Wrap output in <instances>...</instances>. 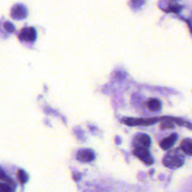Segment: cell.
Segmentation results:
<instances>
[{
    "instance_id": "5",
    "label": "cell",
    "mask_w": 192,
    "mask_h": 192,
    "mask_svg": "<svg viewBox=\"0 0 192 192\" xmlns=\"http://www.w3.org/2000/svg\"><path fill=\"white\" fill-rule=\"evenodd\" d=\"M158 121V119H131L127 118L124 119V122L128 125H152Z\"/></svg>"
},
{
    "instance_id": "13",
    "label": "cell",
    "mask_w": 192,
    "mask_h": 192,
    "mask_svg": "<svg viewBox=\"0 0 192 192\" xmlns=\"http://www.w3.org/2000/svg\"><path fill=\"white\" fill-rule=\"evenodd\" d=\"M173 124L171 122L169 121H164L161 122V128L162 129H167V128H173Z\"/></svg>"
},
{
    "instance_id": "14",
    "label": "cell",
    "mask_w": 192,
    "mask_h": 192,
    "mask_svg": "<svg viewBox=\"0 0 192 192\" xmlns=\"http://www.w3.org/2000/svg\"><path fill=\"white\" fill-rule=\"evenodd\" d=\"M4 26H5L6 30H7L8 32H13L15 31V27H14V26H13L11 23H6L4 24Z\"/></svg>"
},
{
    "instance_id": "3",
    "label": "cell",
    "mask_w": 192,
    "mask_h": 192,
    "mask_svg": "<svg viewBox=\"0 0 192 192\" xmlns=\"http://www.w3.org/2000/svg\"><path fill=\"white\" fill-rule=\"evenodd\" d=\"M19 38L20 41H23L33 42L36 38V32L32 27L24 28L20 31Z\"/></svg>"
},
{
    "instance_id": "10",
    "label": "cell",
    "mask_w": 192,
    "mask_h": 192,
    "mask_svg": "<svg viewBox=\"0 0 192 192\" xmlns=\"http://www.w3.org/2000/svg\"><path fill=\"white\" fill-rule=\"evenodd\" d=\"M147 107L153 112H157L161 108V103L159 100L156 98H151L147 102Z\"/></svg>"
},
{
    "instance_id": "2",
    "label": "cell",
    "mask_w": 192,
    "mask_h": 192,
    "mask_svg": "<svg viewBox=\"0 0 192 192\" xmlns=\"http://www.w3.org/2000/svg\"><path fill=\"white\" fill-rule=\"evenodd\" d=\"M133 154L146 165H151L153 164V158L146 147H135L133 151Z\"/></svg>"
},
{
    "instance_id": "6",
    "label": "cell",
    "mask_w": 192,
    "mask_h": 192,
    "mask_svg": "<svg viewBox=\"0 0 192 192\" xmlns=\"http://www.w3.org/2000/svg\"><path fill=\"white\" fill-rule=\"evenodd\" d=\"M76 158L81 162H90L95 159V154L91 149H80L77 152Z\"/></svg>"
},
{
    "instance_id": "11",
    "label": "cell",
    "mask_w": 192,
    "mask_h": 192,
    "mask_svg": "<svg viewBox=\"0 0 192 192\" xmlns=\"http://www.w3.org/2000/svg\"><path fill=\"white\" fill-rule=\"evenodd\" d=\"M17 177H18L19 181L21 183H23V184L26 182L28 180V175L23 170H19L17 171Z\"/></svg>"
},
{
    "instance_id": "7",
    "label": "cell",
    "mask_w": 192,
    "mask_h": 192,
    "mask_svg": "<svg viewBox=\"0 0 192 192\" xmlns=\"http://www.w3.org/2000/svg\"><path fill=\"white\" fill-rule=\"evenodd\" d=\"M11 15L14 19L16 20H22L26 17L27 15V11L24 6L21 5H17L14 6L11 10Z\"/></svg>"
},
{
    "instance_id": "8",
    "label": "cell",
    "mask_w": 192,
    "mask_h": 192,
    "mask_svg": "<svg viewBox=\"0 0 192 192\" xmlns=\"http://www.w3.org/2000/svg\"><path fill=\"white\" fill-rule=\"evenodd\" d=\"M177 140V134H172L170 136L167 137L164 140H162L160 143V146L161 149H164V150H168L173 146L175 142Z\"/></svg>"
},
{
    "instance_id": "1",
    "label": "cell",
    "mask_w": 192,
    "mask_h": 192,
    "mask_svg": "<svg viewBox=\"0 0 192 192\" xmlns=\"http://www.w3.org/2000/svg\"><path fill=\"white\" fill-rule=\"evenodd\" d=\"M163 164L169 168H177L183 164V158L176 149L175 151L169 152L164 156Z\"/></svg>"
},
{
    "instance_id": "4",
    "label": "cell",
    "mask_w": 192,
    "mask_h": 192,
    "mask_svg": "<svg viewBox=\"0 0 192 192\" xmlns=\"http://www.w3.org/2000/svg\"><path fill=\"white\" fill-rule=\"evenodd\" d=\"M134 147H148L150 146L151 139L149 135L146 134H137L134 137V142H133Z\"/></svg>"
},
{
    "instance_id": "9",
    "label": "cell",
    "mask_w": 192,
    "mask_h": 192,
    "mask_svg": "<svg viewBox=\"0 0 192 192\" xmlns=\"http://www.w3.org/2000/svg\"><path fill=\"white\" fill-rule=\"evenodd\" d=\"M182 150L188 155H192V140L191 139L183 140L180 144Z\"/></svg>"
},
{
    "instance_id": "12",
    "label": "cell",
    "mask_w": 192,
    "mask_h": 192,
    "mask_svg": "<svg viewBox=\"0 0 192 192\" xmlns=\"http://www.w3.org/2000/svg\"><path fill=\"white\" fill-rule=\"evenodd\" d=\"M0 191H1V192H11L14 191V189H12L11 186H10L8 184L2 183L0 185Z\"/></svg>"
}]
</instances>
